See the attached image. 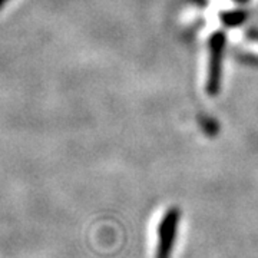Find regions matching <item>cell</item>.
<instances>
[{
  "label": "cell",
  "mask_w": 258,
  "mask_h": 258,
  "mask_svg": "<svg viewBox=\"0 0 258 258\" xmlns=\"http://www.w3.org/2000/svg\"><path fill=\"white\" fill-rule=\"evenodd\" d=\"M225 43H227V39H225L224 32H214L208 42L210 60H208V75H207L205 89L210 96H217L221 91Z\"/></svg>",
  "instance_id": "6da1fadb"
},
{
  "label": "cell",
  "mask_w": 258,
  "mask_h": 258,
  "mask_svg": "<svg viewBox=\"0 0 258 258\" xmlns=\"http://www.w3.org/2000/svg\"><path fill=\"white\" fill-rule=\"evenodd\" d=\"M181 211L178 207L168 208L158 225V242L155 258H171L175 247Z\"/></svg>",
  "instance_id": "7a4b0ae2"
},
{
  "label": "cell",
  "mask_w": 258,
  "mask_h": 258,
  "mask_svg": "<svg viewBox=\"0 0 258 258\" xmlns=\"http://www.w3.org/2000/svg\"><path fill=\"white\" fill-rule=\"evenodd\" d=\"M248 18V13L242 9L225 10L221 13V22L227 28H237L241 26Z\"/></svg>",
  "instance_id": "3957f363"
},
{
  "label": "cell",
  "mask_w": 258,
  "mask_h": 258,
  "mask_svg": "<svg viewBox=\"0 0 258 258\" xmlns=\"http://www.w3.org/2000/svg\"><path fill=\"white\" fill-rule=\"evenodd\" d=\"M200 123H201V128H203L204 132H205L207 135H210V137L217 135V132L220 131L218 123L212 119V118H210V116H204V118H201V119H200Z\"/></svg>",
  "instance_id": "277c9868"
},
{
  "label": "cell",
  "mask_w": 258,
  "mask_h": 258,
  "mask_svg": "<svg viewBox=\"0 0 258 258\" xmlns=\"http://www.w3.org/2000/svg\"><path fill=\"white\" fill-rule=\"evenodd\" d=\"M240 60L242 63L249 64V66H258V55L252 53H242L240 55Z\"/></svg>",
  "instance_id": "5b68a950"
},
{
  "label": "cell",
  "mask_w": 258,
  "mask_h": 258,
  "mask_svg": "<svg viewBox=\"0 0 258 258\" xmlns=\"http://www.w3.org/2000/svg\"><path fill=\"white\" fill-rule=\"evenodd\" d=\"M247 39L258 43V29H249L247 32Z\"/></svg>",
  "instance_id": "8992f818"
},
{
  "label": "cell",
  "mask_w": 258,
  "mask_h": 258,
  "mask_svg": "<svg viewBox=\"0 0 258 258\" xmlns=\"http://www.w3.org/2000/svg\"><path fill=\"white\" fill-rule=\"evenodd\" d=\"M189 2L197 5V6H200V8H205L208 5V0H189Z\"/></svg>",
  "instance_id": "52a82bcc"
},
{
  "label": "cell",
  "mask_w": 258,
  "mask_h": 258,
  "mask_svg": "<svg viewBox=\"0 0 258 258\" xmlns=\"http://www.w3.org/2000/svg\"><path fill=\"white\" fill-rule=\"evenodd\" d=\"M6 3H8V0H0V9H2Z\"/></svg>",
  "instance_id": "ba28073f"
},
{
  "label": "cell",
  "mask_w": 258,
  "mask_h": 258,
  "mask_svg": "<svg viewBox=\"0 0 258 258\" xmlns=\"http://www.w3.org/2000/svg\"><path fill=\"white\" fill-rule=\"evenodd\" d=\"M237 3H245V2H248V0H235Z\"/></svg>",
  "instance_id": "9c48e42d"
}]
</instances>
